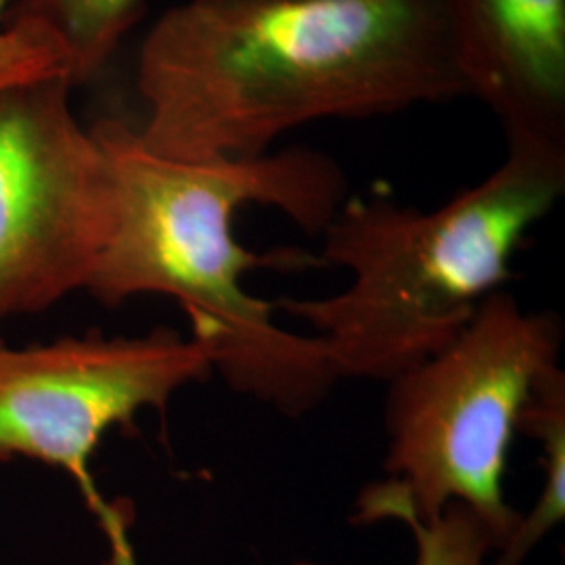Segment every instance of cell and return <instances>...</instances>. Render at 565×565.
<instances>
[{"label":"cell","instance_id":"ba28073f","mask_svg":"<svg viewBox=\"0 0 565 565\" xmlns=\"http://www.w3.org/2000/svg\"><path fill=\"white\" fill-rule=\"evenodd\" d=\"M518 431L543 446L545 486L492 565H522L545 541L546 534L564 522L565 515V373L553 366L534 384L518 422Z\"/></svg>","mask_w":565,"mask_h":565},{"label":"cell","instance_id":"3957f363","mask_svg":"<svg viewBox=\"0 0 565 565\" xmlns=\"http://www.w3.org/2000/svg\"><path fill=\"white\" fill-rule=\"evenodd\" d=\"M484 181L422 212L345 200L321 233L323 260L352 281L323 300H281L321 338L338 380L390 382L452 342L511 279L525 235L565 193V145L505 139Z\"/></svg>","mask_w":565,"mask_h":565},{"label":"cell","instance_id":"8fae6325","mask_svg":"<svg viewBox=\"0 0 565 565\" xmlns=\"http://www.w3.org/2000/svg\"><path fill=\"white\" fill-rule=\"evenodd\" d=\"M13 0H0V90L25 82L67 76L61 42L41 23L7 20Z\"/></svg>","mask_w":565,"mask_h":565},{"label":"cell","instance_id":"30bf717a","mask_svg":"<svg viewBox=\"0 0 565 565\" xmlns=\"http://www.w3.org/2000/svg\"><path fill=\"white\" fill-rule=\"evenodd\" d=\"M413 532L415 565H492L497 545L484 524L463 505H448L427 522L398 520Z\"/></svg>","mask_w":565,"mask_h":565},{"label":"cell","instance_id":"7c38bea8","mask_svg":"<svg viewBox=\"0 0 565 565\" xmlns=\"http://www.w3.org/2000/svg\"><path fill=\"white\" fill-rule=\"evenodd\" d=\"M291 565H321L315 564V562H308V559H298V562H294Z\"/></svg>","mask_w":565,"mask_h":565},{"label":"cell","instance_id":"7a4b0ae2","mask_svg":"<svg viewBox=\"0 0 565 565\" xmlns=\"http://www.w3.org/2000/svg\"><path fill=\"white\" fill-rule=\"evenodd\" d=\"M90 132L107 163L109 226L86 291L103 306L170 296L228 387L287 417L323 404L340 380L321 338L287 331L273 319L275 303L247 294L243 279L254 268L324 263L296 247L252 252L235 239L233 221L243 205L260 203L321 235L348 200L342 166L308 147L174 160L151 151L120 118H103Z\"/></svg>","mask_w":565,"mask_h":565},{"label":"cell","instance_id":"6da1fadb","mask_svg":"<svg viewBox=\"0 0 565 565\" xmlns=\"http://www.w3.org/2000/svg\"><path fill=\"white\" fill-rule=\"evenodd\" d=\"M137 86L141 141L186 162L467 97L443 0H186L147 34Z\"/></svg>","mask_w":565,"mask_h":565},{"label":"cell","instance_id":"277c9868","mask_svg":"<svg viewBox=\"0 0 565 565\" xmlns=\"http://www.w3.org/2000/svg\"><path fill=\"white\" fill-rule=\"evenodd\" d=\"M562 343L557 315L527 312L499 289L452 342L392 377L387 482L364 488L354 522H427L448 505H463L499 553L522 518L503 490L511 443L532 387L559 366Z\"/></svg>","mask_w":565,"mask_h":565},{"label":"cell","instance_id":"8992f818","mask_svg":"<svg viewBox=\"0 0 565 565\" xmlns=\"http://www.w3.org/2000/svg\"><path fill=\"white\" fill-rule=\"evenodd\" d=\"M202 343L172 329L139 338H63L11 348L0 342V463L30 459L74 478L109 534L120 515L103 503L90 461L111 427L163 408L184 385L210 377Z\"/></svg>","mask_w":565,"mask_h":565},{"label":"cell","instance_id":"5b68a950","mask_svg":"<svg viewBox=\"0 0 565 565\" xmlns=\"http://www.w3.org/2000/svg\"><path fill=\"white\" fill-rule=\"evenodd\" d=\"M65 76L0 90V323L86 289L109 226V174Z\"/></svg>","mask_w":565,"mask_h":565},{"label":"cell","instance_id":"9c48e42d","mask_svg":"<svg viewBox=\"0 0 565 565\" xmlns=\"http://www.w3.org/2000/svg\"><path fill=\"white\" fill-rule=\"evenodd\" d=\"M142 7L145 0H13L7 20L46 28L65 49L67 76L78 86L107 65Z\"/></svg>","mask_w":565,"mask_h":565},{"label":"cell","instance_id":"52a82bcc","mask_svg":"<svg viewBox=\"0 0 565 565\" xmlns=\"http://www.w3.org/2000/svg\"><path fill=\"white\" fill-rule=\"evenodd\" d=\"M467 97L505 139L565 145V0H443Z\"/></svg>","mask_w":565,"mask_h":565}]
</instances>
